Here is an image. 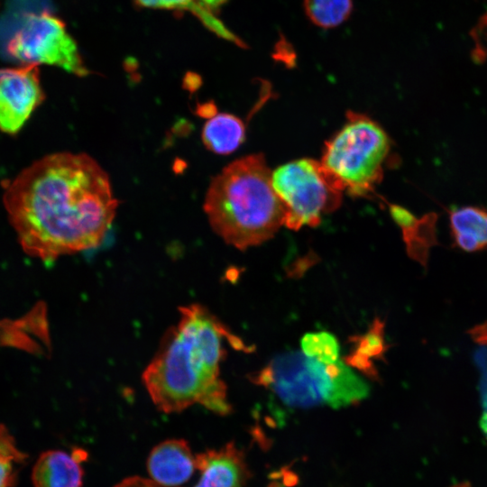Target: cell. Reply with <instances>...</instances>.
Listing matches in <instances>:
<instances>
[{
  "label": "cell",
  "mask_w": 487,
  "mask_h": 487,
  "mask_svg": "<svg viewBox=\"0 0 487 487\" xmlns=\"http://www.w3.org/2000/svg\"><path fill=\"white\" fill-rule=\"evenodd\" d=\"M4 203L23 249L43 261L98 246L118 207L103 168L70 152L45 156L23 170Z\"/></svg>",
  "instance_id": "1"
},
{
  "label": "cell",
  "mask_w": 487,
  "mask_h": 487,
  "mask_svg": "<svg viewBox=\"0 0 487 487\" xmlns=\"http://www.w3.org/2000/svg\"><path fill=\"white\" fill-rule=\"evenodd\" d=\"M225 340L242 347L241 341L205 307L191 304L179 308V321L163 336L142 375L160 411L176 413L200 404L218 415L231 412L226 385L220 377Z\"/></svg>",
  "instance_id": "2"
},
{
  "label": "cell",
  "mask_w": 487,
  "mask_h": 487,
  "mask_svg": "<svg viewBox=\"0 0 487 487\" xmlns=\"http://www.w3.org/2000/svg\"><path fill=\"white\" fill-rule=\"evenodd\" d=\"M204 210L213 230L240 250L269 240L285 222L262 154L245 156L223 169L207 188Z\"/></svg>",
  "instance_id": "3"
},
{
  "label": "cell",
  "mask_w": 487,
  "mask_h": 487,
  "mask_svg": "<svg viewBox=\"0 0 487 487\" xmlns=\"http://www.w3.org/2000/svg\"><path fill=\"white\" fill-rule=\"evenodd\" d=\"M253 380L292 408H345L370 392L368 384L342 361L326 363L302 351L279 354Z\"/></svg>",
  "instance_id": "4"
},
{
  "label": "cell",
  "mask_w": 487,
  "mask_h": 487,
  "mask_svg": "<svg viewBox=\"0 0 487 487\" xmlns=\"http://www.w3.org/2000/svg\"><path fill=\"white\" fill-rule=\"evenodd\" d=\"M390 152L391 140L379 124L349 112L344 126L326 142L320 163L340 191L364 197L381 180Z\"/></svg>",
  "instance_id": "5"
},
{
  "label": "cell",
  "mask_w": 487,
  "mask_h": 487,
  "mask_svg": "<svg viewBox=\"0 0 487 487\" xmlns=\"http://www.w3.org/2000/svg\"><path fill=\"white\" fill-rule=\"evenodd\" d=\"M271 184L285 211L284 225L294 230L317 226L322 216L335 211L342 201L343 192L312 159L280 166L271 173Z\"/></svg>",
  "instance_id": "6"
},
{
  "label": "cell",
  "mask_w": 487,
  "mask_h": 487,
  "mask_svg": "<svg viewBox=\"0 0 487 487\" xmlns=\"http://www.w3.org/2000/svg\"><path fill=\"white\" fill-rule=\"evenodd\" d=\"M7 51L27 65H53L79 77L89 74L64 23L47 13L27 14Z\"/></svg>",
  "instance_id": "7"
},
{
  "label": "cell",
  "mask_w": 487,
  "mask_h": 487,
  "mask_svg": "<svg viewBox=\"0 0 487 487\" xmlns=\"http://www.w3.org/2000/svg\"><path fill=\"white\" fill-rule=\"evenodd\" d=\"M44 95L37 65L0 69V130L17 133Z\"/></svg>",
  "instance_id": "8"
},
{
  "label": "cell",
  "mask_w": 487,
  "mask_h": 487,
  "mask_svg": "<svg viewBox=\"0 0 487 487\" xmlns=\"http://www.w3.org/2000/svg\"><path fill=\"white\" fill-rule=\"evenodd\" d=\"M150 479L161 487H180L194 474L195 455L182 438L166 439L150 452L147 463Z\"/></svg>",
  "instance_id": "9"
},
{
  "label": "cell",
  "mask_w": 487,
  "mask_h": 487,
  "mask_svg": "<svg viewBox=\"0 0 487 487\" xmlns=\"http://www.w3.org/2000/svg\"><path fill=\"white\" fill-rule=\"evenodd\" d=\"M195 464L203 487H244L250 475L244 453L233 442L197 454Z\"/></svg>",
  "instance_id": "10"
},
{
  "label": "cell",
  "mask_w": 487,
  "mask_h": 487,
  "mask_svg": "<svg viewBox=\"0 0 487 487\" xmlns=\"http://www.w3.org/2000/svg\"><path fill=\"white\" fill-rule=\"evenodd\" d=\"M391 217L400 227L408 255L423 266L427 263L429 251L438 244L437 215L426 214L417 217L406 208L389 204Z\"/></svg>",
  "instance_id": "11"
},
{
  "label": "cell",
  "mask_w": 487,
  "mask_h": 487,
  "mask_svg": "<svg viewBox=\"0 0 487 487\" xmlns=\"http://www.w3.org/2000/svg\"><path fill=\"white\" fill-rule=\"evenodd\" d=\"M76 456L63 450H48L34 464V487H82L84 469Z\"/></svg>",
  "instance_id": "12"
},
{
  "label": "cell",
  "mask_w": 487,
  "mask_h": 487,
  "mask_svg": "<svg viewBox=\"0 0 487 487\" xmlns=\"http://www.w3.org/2000/svg\"><path fill=\"white\" fill-rule=\"evenodd\" d=\"M449 227L455 246L467 253L487 248V210L464 206L449 211Z\"/></svg>",
  "instance_id": "13"
},
{
  "label": "cell",
  "mask_w": 487,
  "mask_h": 487,
  "mask_svg": "<svg viewBox=\"0 0 487 487\" xmlns=\"http://www.w3.org/2000/svg\"><path fill=\"white\" fill-rule=\"evenodd\" d=\"M245 129L243 121L227 113L210 117L202 129V142L207 149L216 154L234 152L244 142Z\"/></svg>",
  "instance_id": "14"
},
{
  "label": "cell",
  "mask_w": 487,
  "mask_h": 487,
  "mask_svg": "<svg viewBox=\"0 0 487 487\" xmlns=\"http://www.w3.org/2000/svg\"><path fill=\"white\" fill-rule=\"evenodd\" d=\"M145 7L184 10L196 15L209 30L220 37L241 45V41L216 19L200 0H135Z\"/></svg>",
  "instance_id": "15"
},
{
  "label": "cell",
  "mask_w": 487,
  "mask_h": 487,
  "mask_svg": "<svg viewBox=\"0 0 487 487\" xmlns=\"http://www.w3.org/2000/svg\"><path fill=\"white\" fill-rule=\"evenodd\" d=\"M304 8L313 23L332 28L349 17L353 3L352 0H304Z\"/></svg>",
  "instance_id": "16"
},
{
  "label": "cell",
  "mask_w": 487,
  "mask_h": 487,
  "mask_svg": "<svg viewBox=\"0 0 487 487\" xmlns=\"http://www.w3.org/2000/svg\"><path fill=\"white\" fill-rule=\"evenodd\" d=\"M26 455L21 452L13 436L0 424V487H13L16 480L15 464L23 463Z\"/></svg>",
  "instance_id": "17"
},
{
  "label": "cell",
  "mask_w": 487,
  "mask_h": 487,
  "mask_svg": "<svg viewBox=\"0 0 487 487\" xmlns=\"http://www.w3.org/2000/svg\"><path fill=\"white\" fill-rule=\"evenodd\" d=\"M383 327L384 324L380 320L375 321L370 332L363 337L356 353L349 362L358 368H371L368 359L371 356L372 358L382 356V354L386 351Z\"/></svg>",
  "instance_id": "18"
},
{
  "label": "cell",
  "mask_w": 487,
  "mask_h": 487,
  "mask_svg": "<svg viewBox=\"0 0 487 487\" xmlns=\"http://www.w3.org/2000/svg\"><path fill=\"white\" fill-rule=\"evenodd\" d=\"M302 352L326 363L337 362L339 347L334 335L318 332L306 335L301 340Z\"/></svg>",
  "instance_id": "19"
},
{
  "label": "cell",
  "mask_w": 487,
  "mask_h": 487,
  "mask_svg": "<svg viewBox=\"0 0 487 487\" xmlns=\"http://www.w3.org/2000/svg\"><path fill=\"white\" fill-rule=\"evenodd\" d=\"M113 487H161L151 479H146L141 476H130L124 478L121 482L115 484Z\"/></svg>",
  "instance_id": "20"
},
{
  "label": "cell",
  "mask_w": 487,
  "mask_h": 487,
  "mask_svg": "<svg viewBox=\"0 0 487 487\" xmlns=\"http://www.w3.org/2000/svg\"><path fill=\"white\" fill-rule=\"evenodd\" d=\"M468 334L475 343L487 345V321L471 328Z\"/></svg>",
  "instance_id": "21"
},
{
  "label": "cell",
  "mask_w": 487,
  "mask_h": 487,
  "mask_svg": "<svg viewBox=\"0 0 487 487\" xmlns=\"http://www.w3.org/2000/svg\"><path fill=\"white\" fill-rule=\"evenodd\" d=\"M482 402H483V409H484L482 418V426L487 434V371L484 374V377L482 378Z\"/></svg>",
  "instance_id": "22"
},
{
  "label": "cell",
  "mask_w": 487,
  "mask_h": 487,
  "mask_svg": "<svg viewBox=\"0 0 487 487\" xmlns=\"http://www.w3.org/2000/svg\"><path fill=\"white\" fill-rule=\"evenodd\" d=\"M204 5H206L209 9L216 8L221 5L225 0H200Z\"/></svg>",
  "instance_id": "23"
},
{
  "label": "cell",
  "mask_w": 487,
  "mask_h": 487,
  "mask_svg": "<svg viewBox=\"0 0 487 487\" xmlns=\"http://www.w3.org/2000/svg\"><path fill=\"white\" fill-rule=\"evenodd\" d=\"M194 487H203L199 483H197Z\"/></svg>",
  "instance_id": "24"
}]
</instances>
